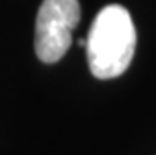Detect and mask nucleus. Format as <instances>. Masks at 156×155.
<instances>
[{"label":"nucleus","instance_id":"nucleus-1","mask_svg":"<svg viewBox=\"0 0 156 155\" xmlns=\"http://www.w3.org/2000/svg\"><path fill=\"white\" fill-rule=\"evenodd\" d=\"M87 64L97 79H115L123 75L136 51V28L126 8L112 4L97 13L87 41Z\"/></svg>","mask_w":156,"mask_h":155},{"label":"nucleus","instance_id":"nucleus-2","mask_svg":"<svg viewBox=\"0 0 156 155\" xmlns=\"http://www.w3.org/2000/svg\"><path fill=\"white\" fill-rule=\"evenodd\" d=\"M80 21L78 0H43L35 19V54L41 62L62 60Z\"/></svg>","mask_w":156,"mask_h":155}]
</instances>
